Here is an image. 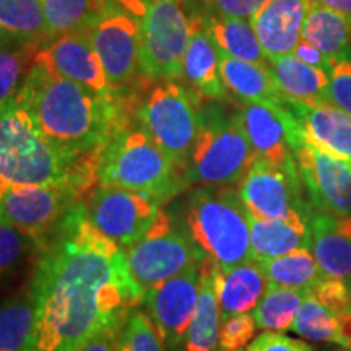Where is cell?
<instances>
[{
	"label": "cell",
	"mask_w": 351,
	"mask_h": 351,
	"mask_svg": "<svg viewBox=\"0 0 351 351\" xmlns=\"http://www.w3.org/2000/svg\"><path fill=\"white\" fill-rule=\"evenodd\" d=\"M269 70L285 99L298 103H327L328 73L298 59L295 54L269 59Z\"/></svg>",
	"instance_id": "cell-24"
},
{
	"label": "cell",
	"mask_w": 351,
	"mask_h": 351,
	"mask_svg": "<svg viewBox=\"0 0 351 351\" xmlns=\"http://www.w3.org/2000/svg\"><path fill=\"white\" fill-rule=\"evenodd\" d=\"M340 322V345L351 351V307L339 315Z\"/></svg>",
	"instance_id": "cell-47"
},
{
	"label": "cell",
	"mask_w": 351,
	"mask_h": 351,
	"mask_svg": "<svg viewBox=\"0 0 351 351\" xmlns=\"http://www.w3.org/2000/svg\"><path fill=\"white\" fill-rule=\"evenodd\" d=\"M38 49V46L0 49V108L10 106L19 98Z\"/></svg>",
	"instance_id": "cell-35"
},
{
	"label": "cell",
	"mask_w": 351,
	"mask_h": 351,
	"mask_svg": "<svg viewBox=\"0 0 351 351\" xmlns=\"http://www.w3.org/2000/svg\"><path fill=\"white\" fill-rule=\"evenodd\" d=\"M221 54L219 72L226 90L231 91L243 103H269L280 104L283 96L271 77L269 65L247 62L234 57Z\"/></svg>",
	"instance_id": "cell-26"
},
{
	"label": "cell",
	"mask_w": 351,
	"mask_h": 351,
	"mask_svg": "<svg viewBox=\"0 0 351 351\" xmlns=\"http://www.w3.org/2000/svg\"><path fill=\"white\" fill-rule=\"evenodd\" d=\"M140 21V65L147 80H179L182 60L194 33L182 0H153Z\"/></svg>",
	"instance_id": "cell-9"
},
{
	"label": "cell",
	"mask_w": 351,
	"mask_h": 351,
	"mask_svg": "<svg viewBox=\"0 0 351 351\" xmlns=\"http://www.w3.org/2000/svg\"><path fill=\"white\" fill-rule=\"evenodd\" d=\"M99 184L174 199L189 187L182 171L153 142L142 125L119 127L101 152Z\"/></svg>",
	"instance_id": "cell-4"
},
{
	"label": "cell",
	"mask_w": 351,
	"mask_h": 351,
	"mask_svg": "<svg viewBox=\"0 0 351 351\" xmlns=\"http://www.w3.org/2000/svg\"><path fill=\"white\" fill-rule=\"evenodd\" d=\"M119 351H168V346L150 315L135 307L122 326Z\"/></svg>",
	"instance_id": "cell-37"
},
{
	"label": "cell",
	"mask_w": 351,
	"mask_h": 351,
	"mask_svg": "<svg viewBox=\"0 0 351 351\" xmlns=\"http://www.w3.org/2000/svg\"><path fill=\"white\" fill-rule=\"evenodd\" d=\"M309 293L304 289L275 287L269 283L265 295L252 311L257 327L263 332L283 333L291 330L298 309Z\"/></svg>",
	"instance_id": "cell-33"
},
{
	"label": "cell",
	"mask_w": 351,
	"mask_h": 351,
	"mask_svg": "<svg viewBox=\"0 0 351 351\" xmlns=\"http://www.w3.org/2000/svg\"><path fill=\"white\" fill-rule=\"evenodd\" d=\"M238 112L228 114L218 104L199 111V134L184 176L189 186H238L256 161Z\"/></svg>",
	"instance_id": "cell-5"
},
{
	"label": "cell",
	"mask_w": 351,
	"mask_h": 351,
	"mask_svg": "<svg viewBox=\"0 0 351 351\" xmlns=\"http://www.w3.org/2000/svg\"><path fill=\"white\" fill-rule=\"evenodd\" d=\"M311 293L337 315L346 313L351 307V288L343 280L324 278Z\"/></svg>",
	"instance_id": "cell-41"
},
{
	"label": "cell",
	"mask_w": 351,
	"mask_h": 351,
	"mask_svg": "<svg viewBox=\"0 0 351 351\" xmlns=\"http://www.w3.org/2000/svg\"><path fill=\"white\" fill-rule=\"evenodd\" d=\"M13 46H23V44L16 41L10 33L3 28L2 23H0V49H3V47H13Z\"/></svg>",
	"instance_id": "cell-49"
},
{
	"label": "cell",
	"mask_w": 351,
	"mask_h": 351,
	"mask_svg": "<svg viewBox=\"0 0 351 351\" xmlns=\"http://www.w3.org/2000/svg\"><path fill=\"white\" fill-rule=\"evenodd\" d=\"M339 351H350V350H346V348H345V350H339Z\"/></svg>",
	"instance_id": "cell-51"
},
{
	"label": "cell",
	"mask_w": 351,
	"mask_h": 351,
	"mask_svg": "<svg viewBox=\"0 0 351 351\" xmlns=\"http://www.w3.org/2000/svg\"><path fill=\"white\" fill-rule=\"evenodd\" d=\"M0 23L23 46L43 47L52 39L41 0H0Z\"/></svg>",
	"instance_id": "cell-30"
},
{
	"label": "cell",
	"mask_w": 351,
	"mask_h": 351,
	"mask_svg": "<svg viewBox=\"0 0 351 351\" xmlns=\"http://www.w3.org/2000/svg\"><path fill=\"white\" fill-rule=\"evenodd\" d=\"M217 351H244V348H241V350H217Z\"/></svg>",
	"instance_id": "cell-50"
},
{
	"label": "cell",
	"mask_w": 351,
	"mask_h": 351,
	"mask_svg": "<svg viewBox=\"0 0 351 351\" xmlns=\"http://www.w3.org/2000/svg\"><path fill=\"white\" fill-rule=\"evenodd\" d=\"M29 289L36 320L23 351H78L142 302L124 249L88 221L85 202L36 243Z\"/></svg>",
	"instance_id": "cell-1"
},
{
	"label": "cell",
	"mask_w": 351,
	"mask_h": 351,
	"mask_svg": "<svg viewBox=\"0 0 351 351\" xmlns=\"http://www.w3.org/2000/svg\"><path fill=\"white\" fill-rule=\"evenodd\" d=\"M301 38L317 47L328 59H337L350 51L351 19L315 0H309Z\"/></svg>",
	"instance_id": "cell-27"
},
{
	"label": "cell",
	"mask_w": 351,
	"mask_h": 351,
	"mask_svg": "<svg viewBox=\"0 0 351 351\" xmlns=\"http://www.w3.org/2000/svg\"><path fill=\"white\" fill-rule=\"evenodd\" d=\"M311 252L326 278H339L351 288V217L313 212Z\"/></svg>",
	"instance_id": "cell-21"
},
{
	"label": "cell",
	"mask_w": 351,
	"mask_h": 351,
	"mask_svg": "<svg viewBox=\"0 0 351 351\" xmlns=\"http://www.w3.org/2000/svg\"><path fill=\"white\" fill-rule=\"evenodd\" d=\"M202 25L223 54L247 62L269 65V57L262 49L251 20L232 16L202 15Z\"/></svg>",
	"instance_id": "cell-28"
},
{
	"label": "cell",
	"mask_w": 351,
	"mask_h": 351,
	"mask_svg": "<svg viewBox=\"0 0 351 351\" xmlns=\"http://www.w3.org/2000/svg\"><path fill=\"white\" fill-rule=\"evenodd\" d=\"M300 169L256 160L238 184V194L252 217L263 219L311 218Z\"/></svg>",
	"instance_id": "cell-10"
},
{
	"label": "cell",
	"mask_w": 351,
	"mask_h": 351,
	"mask_svg": "<svg viewBox=\"0 0 351 351\" xmlns=\"http://www.w3.org/2000/svg\"><path fill=\"white\" fill-rule=\"evenodd\" d=\"M309 221L311 218L263 219L249 213L252 257L256 261H262L285 256L300 249L311 251Z\"/></svg>",
	"instance_id": "cell-23"
},
{
	"label": "cell",
	"mask_w": 351,
	"mask_h": 351,
	"mask_svg": "<svg viewBox=\"0 0 351 351\" xmlns=\"http://www.w3.org/2000/svg\"><path fill=\"white\" fill-rule=\"evenodd\" d=\"M315 2L322 3V5L332 8V10L351 19V0H315Z\"/></svg>",
	"instance_id": "cell-48"
},
{
	"label": "cell",
	"mask_w": 351,
	"mask_h": 351,
	"mask_svg": "<svg viewBox=\"0 0 351 351\" xmlns=\"http://www.w3.org/2000/svg\"><path fill=\"white\" fill-rule=\"evenodd\" d=\"M36 320L32 289L25 288L0 302V351H23Z\"/></svg>",
	"instance_id": "cell-32"
},
{
	"label": "cell",
	"mask_w": 351,
	"mask_h": 351,
	"mask_svg": "<svg viewBox=\"0 0 351 351\" xmlns=\"http://www.w3.org/2000/svg\"><path fill=\"white\" fill-rule=\"evenodd\" d=\"M200 103L182 83L165 80L148 91L137 109L138 124L182 173L199 134Z\"/></svg>",
	"instance_id": "cell-8"
},
{
	"label": "cell",
	"mask_w": 351,
	"mask_h": 351,
	"mask_svg": "<svg viewBox=\"0 0 351 351\" xmlns=\"http://www.w3.org/2000/svg\"><path fill=\"white\" fill-rule=\"evenodd\" d=\"M247 351H315L302 340L289 339L280 332H263L249 345Z\"/></svg>",
	"instance_id": "cell-43"
},
{
	"label": "cell",
	"mask_w": 351,
	"mask_h": 351,
	"mask_svg": "<svg viewBox=\"0 0 351 351\" xmlns=\"http://www.w3.org/2000/svg\"><path fill=\"white\" fill-rule=\"evenodd\" d=\"M124 322L125 320H121V322L109 324V326L99 328L78 351H119V339Z\"/></svg>",
	"instance_id": "cell-44"
},
{
	"label": "cell",
	"mask_w": 351,
	"mask_h": 351,
	"mask_svg": "<svg viewBox=\"0 0 351 351\" xmlns=\"http://www.w3.org/2000/svg\"><path fill=\"white\" fill-rule=\"evenodd\" d=\"M121 8H124L127 13L135 16L137 20H142L147 15L148 8H150L153 0H114Z\"/></svg>",
	"instance_id": "cell-46"
},
{
	"label": "cell",
	"mask_w": 351,
	"mask_h": 351,
	"mask_svg": "<svg viewBox=\"0 0 351 351\" xmlns=\"http://www.w3.org/2000/svg\"><path fill=\"white\" fill-rule=\"evenodd\" d=\"M298 59H301L302 62H306L307 65H313L315 69L326 70L328 73L332 69V59H328L327 56H324L317 47H314L313 44H309L306 39L301 38V41L298 43V46L293 51Z\"/></svg>",
	"instance_id": "cell-45"
},
{
	"label": "cell",
	"mask_w": 351,
	"mask_h": 351,
	"mask_svg": "<svg viewBox=\"0 0 351 351\" xmlns=\"http://www.w3.org/2000/svg\"><path fill=\"white\" fill-rule=\"evenodd\" d=\"M41 138L28 112L16 103L0 108V155L32 148Z\"/></svg>",
	"instance_id": "cell-36"
},
{
	"label": "cell",
	"mask_w": 351,
	"mask_h": 351,
	"mask_svg": "<svg viewBox=\"0 0 351 351\" xmlns=\"http://www.w3.org/2000/svg\"><path fill=\"white\" fill-rule=\"evenodd\" d=\"M33 252L36 241L0 217V282L15 274Z\"/></svg>",
	"instance_id": "cell-38"
},
{
	"label": "cell",
	"mask_w": 351,
	"mask_h": 351,
	"mask_svg": "<svg viewBox=\"0 0 351 351\" xmlns=\"http://www.w3.org/2000/svg\"><path fill=\"white\" fill-rule=\"evenodd\" d=\"M258 263L269 283L275 287L313 291L326 278L309 249H300L274 258H262Z\"/></svg>",
	"instance_id": "cell-29"
},
{
	"label": "cell",
	"mask_w": 351,
	"mask_h": 351,
	"mask_svg": "<svg viewBox=\"0 0 351 351\" xmlns=\"http://www.w3.org/2000/svg\"><path fill=\"white\" fill-rule=\"evenodd\" d=\"M158 197L98 184L85 199L88 221L122 249L135 243L160 212Z\"/></svg>",
	"instance_id": "cell-11"
},
{
	"label": "cell",
	"mask_w": 351,
	"mask_h": 351,
	"mask_svg": "<svg viewBox=\"0 0 351 351\" xmlns=\"http://www.w3.org/2000/svg\"><path fill=\"white\" fill-rule=\"evenodd\" d=\"M101 150L67 153L43 137L28 150L0 155V197L13 187L72 186L90 194L99 184Z\"/></svg>",
	"instance_id": "cell-6"
},
{
	"label": "cell",
	"mask_w": 351,
	"mask_h": 351,
	"mask_svg": "<svg viewBox=\"0 0 351 351\" xmlns=\"http://www.w3.org/2000/svg\"><path fill=\"white\" fill-rule=\"evenodd\" d=\"M256 319L251 313L231 315L223 320L219 328L218 348L219 350H241L256 335Z\"/></svg>",
	"instance_id": "cell-40"
},
{
	"label": "cell",
	"mask_w": 351,
	"mask_h": 351,
	"mask_svg": "<svg viewBox=\"0 0 351 351\" xmlns=\"http://www.w3.org/2000/svg\"><path fill=\"white\" fill-rule=\"evenodd\" d=\"M85 199L86 194L72 186L13 187L0 197V217L38 243Z\"/></svg>",
	"instance_id": "cell-13"
},
{
	"label": "cell",
	"mask_w": 351,
	"mask_h": 351,
	"mask_svg": "<svg viewBox=\"0 0 351 351\" xmlns=\"http://www.w3.org/2000/svg\"><path fill=\"white\" fill-rule=\"evenodd\" d=\"M221 322V311L215 291V263L205 258L200 265L199 301L187 328L182 350L217 351Z\"/></svg>",
	"instance_id": "cell-25"
},
{
	"label": "cell",
	"mask_w": 351,
	"mask_h": 351,
	"mask_svg": "<svg viewBox=\"0 0 351 351\" xmlns=\"http://www.w3.org/2000/svg\"><path fill=\"white\" fill-rule=\"evenodd\" d=\"M283 104L301 125L306 140L351 163V114L328 103L309 104L283 98Z\"/></svg>",
	"instance_id": "cell-19"
},
{
	"label": "cell",
	"mask_w": 351,
	"mask_h": 351,
	"mask_svg": "<svg viewBox=\"0 0 351 351\" xmlns=\"http://www.w3.org/2000/svg\"><path fill=\"white\" fill-rule=\"evenodd\" d=\"M52 38L88 32L112 7L108 0H41Z\"/></svg>",
	"instance_id": "cell-31"
},
{
	"label": "cell",
	"mask_w": 351,
	"mask_h": 351,
	"mask_svg": "<svg viewBox=\"0 0 351 351\" xmlns=\"http://www.w3.org/2000/svg\"><path fill=\"white\" fill-rule=\"evenodd\" d=\"M174 351H184V350H182V348H181V350H174Z\"/></svg>",
	"instance_id": "cell-52"
},
{
	"label": "cell",
	"mask_w": 351,
	"mask_h": 351,
	"mask_svg": "<svg viewBox=\"0 0 351 351\" xmlns=\"http://www.w3.org/2000/svg\"><path fill=\"white\" fill-rule=\"evenodd\" d=\"M269 288V280L256 258L238 263L230 269L215 265V291H217L221 320L231 315L251 313Z\"/></svg>",
	"instance_id": "cell-22"
},
{
	"label": "cell",
	"mask_w": 351,
	"mask_h": 351,
	"mask_svg": "<svg viewBox=\"0 0 351 351\" xmlns=\"http://www.w3.org/2000/svg\"><path fill=\"white\" fill-rule=\"evenodd\" d=\"M194 23L195 28L184 54L179 80L200 101L223 99L226 96V86L219 72L221 54L202 25V13L194 15Z\"/></svg>",
	"instance_id": "cell-20"
},
{
	"label": "cell",
	"mask_w": 351,
	"mask_h": 351,
	"mask_svg": "<svg viewBox=\"0 0 351 351\" xmlns=\"http://www.w3.org/2000/svg\"><path fill=\"white\" fill-rule=\"evenodd\" d=\"M200 263H194L165 283L143 293V311L163 337L168 351L181 350L194 317L200 288Z\"/></svg>",
	"instance_id": "cell-16"
},
{
	"label": "cell",
	"mask_w": 351,
	"mask_h": 351,
	"mask_svg": "<svg viewBox=\"0 0 351 351\" xmlns=\"http://www.w3.org/2000/svg\"><path fill=\"white\" fill-rule=\"evenodd\" d=\"M236 112L257 160L282 168L298 166L296 150L304 135L283 101L280 104L243 103Z\"/></svg>",
	"instance_id": "cell-14"
},
{
	"label": "cell",
	"mask_w": 351,
	"mask_h": 351,
	"mask_svg": "<svg viewBox=\"0 0 351 351\" xmlns=\"http://www.w3.org/2000/svg\"><path fill=\"white\" fill-rule=\"evenodd\" d=\"M326 101L332 106L351 114V54L346 51L337 59H332L328 72V88Z\"/></svg>",
	"instance_id": "cell-39"
},
{
	"label": "cell",
	"mask_w": 351,
	"mask_h": 351,
	"mask_svg": "<svg viewBox=\"0 0 351 351\" xmlns=\"http://www.w3.org/2000/svg\"><path fill=\"white\" fill-rule=\"evenodd\" d=\"M296 161L314 212L351 217V163L306 138L298 147Z\"/></svg>",
	"instance_id": "cell-15"
},
{
	"label": "cell",
	"mask_w": 351,
	"mask_h": 351,
	"mask_svg": "<svg viewBox=\"0 0 351 351\" xmlns=\"http://www.w3.org/2000/svg\"><path fill=\"white\" fill-rule=\"evenodd\" d=\"M197 249L219 269L252 261L249 212L234 187L194 189L179 213Z\"/></svg>",
	"instance_id": "cell-3"
},
{
	"label": "cell",
	"mask_w": 351,
	"mask_h": 351,
	"mask_svg": "<svg viewBox=\"0 0 351 351\" xmlns=\"http://www.w3.org/2000/svg\"><path fill=\"white\" fill-rule=\"evenodd\" d=\"M132 278L143 293L205 261L178 213L160 208L148 230L124 249Z\"/></svg>",
	"instance_id": "cell-7"
},
{
	"label": "cell",
	"mask_w": 351,
	"mask_h": 351,
	"mask_svg": "<svg viewBox=\"0 0 351 351\" xmlns=\"http://www.w3.org/2000/svg\"><path fill=\"white\" fill-rule=\"evenodd\" d=\"M34 57L69 80L80 83L106 98H117L112 93L103 64L91 43L90 29L52 38L49 43L39 47Z\"/></svg>",
	"instance_id": "cell-17"
},
{
	"label": "cell",
	"mask_w": 351,
	"mask_h": 351,
	"mask_svg": "<svg viewBox=\"0 0 351 351\" xmlns=\"http://www.w3.org/2000/svg\"><path fill=\"white\" fill-rule=\"evenodd\" d=\"M15 103L32 116L46 142L75 155L101 150L127 124V101L98 95L36 57Z\"/></svg>",
	"instance_id": "cell-2"
},
{
	"label": "cell",
	"mask_w": 351,
	"mask_h": 351,
	"mask_svg": "<svg viewBox=\"0 0 351 351\" xmlns=\"http://www.w3.org/2000/svg\"><path fill=\"white\" fill-rule=\"evenodd\" d=\"M212 15L251 20L267 0H202Z\"/></svg>",
	"instance_id": "cell-42"
},
{
	"label": "cell",
	"mask_w": 351,
	"mask_h": 351,
	"mask_svg": "<svg viewBox=\"0 0 351 351\" xmlns=\"http://www.w3.org/2000/svg\"><path fill=\"white\" fill-rule=\"evenodd\" d=\"M291 330L311 341H333L340 345L339 315L332 313L313 293L306 296L293 320Z\"/></svg>",
	"instance_id": "cell-34"
},
{
	"label": "cell",
	"mask_w": 351,
	"mask_h": 351,
	"mask_svg": "<svg viewBox=\"0 0 351 351\" xmlns=\"http://www.w3.org/2000/svg\"><path fill=\"white\" fill-rule=\"evenodd\" d=\"M90 38L112 93L127 101V93L143 77L140 65V21L124 8L112 5L91 26Z\"/></svg>",
	"instance_id": "cell-12"
},
{
	"label": "cell",
	"mask_w": 351,
	"mask_h": 351,
	"mask_svg": "<svg viewBox=\"0 0 351 351\" xmlns=\"http://www.w3.org/2000/svg\"><path fill=\"white\" fill-rule=\"evenodd\" d=\"M309 0H267L251 19L269 59L293 54L302 36Z\"/></svg>",
	"instance_id": "cell-18"
}]
</instances>
